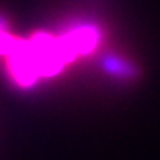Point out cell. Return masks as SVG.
<instances>
[{
	"mask_svg": "<svg viewBox=\"0 0 160 160\" xmlns=\"http://www.w3.org/2000/svg\"><path fill=\"white\" fill-rule=\"evenodd\" d=\"M97 44V33L90 28H79L68 33L62 39L48 36L34 38L30 42H17L11 39V73L16 81L27 86L39 76L58 73L64 62L87 53Z\"/></svg>",
	"mask_w": 160,
	"mask_h": 160,
	"instance_id": "obj_1",
	"label": "cell"
}]
</instances>
